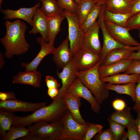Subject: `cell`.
I'll return each instance as SVG.
<instances>
[{"instance_id": "obj_49", "label": "cell", "mask_w": 140, "mask_h": 140, "mask_svg": "<svg viewBox=\"0 0 140 140\" xmlns=\"http://www.w3.org/2000/svg\"><path fill=\"white\" fill-rule=\"evenodd\" d=\"M128 139V136L127 132H126L125 131L123 137H122V140H127Z\"/></svg>"}, {"instance_id": "obj_33", "label": "cell", "mask_w": 140, "mask_h": 140, "mask_svg": "<svg viewBox=\"0 0 140 140\" xmlns=\"http://www.w3.org/2000/svg\"><path fill=\"white\" fill-rule=\"evenodd\" d=\"M58 4L62 10L70 13H77L79 4L75 0H57Z\"/></svg>"}, {"instance_id": "obj_41", "label": "cell", "mask_w": 140, "mask_h": 140, "mask_svg": "<svg viewBox=\"0 0 140 140\" xmlns=\"http://www.w3.org/2000/svg\"><path fill=\"white\" fill-rule=\"evenodd\" d=\"M112 106L116 111H121L124 109L126 107V104L123 100L119 99H116L112 102Z\"/></svg>"}, {"instance_id": "obj_2", "label": "cell", "mask_w": 140, "mask_h": 140, "mask_svg": "<svg viewBox=\"0 0 140 140\" xmlns=\"http://www.w3.org/2000/svg\"><path fill=\"white\" fill-rule=\"evenodd\" d=\"M62 97H55L51 103L24 117L15 116L12 125L25 127L39 122L52 123L61 120L68 111Z\"/></svg>"}, {"instance_id": "obj_34", "label": "cell", "mask_w": 140, "mask_h": 140, "mask_svg": "<svg viewBox=\"0 0 140 140\" xmlns=\"http://www.w3.org/2000/svg\"><path fill=\"white\" fill-rule=\"evenodd\" d=\"M89 125L83 140H90L97 133L102 130L103 126L100 124L89 122Z\"/></svg>"}, {"instance_id": "obj_20", "label": "cell", "mask_w": 140, "mask_h": 140, "mask_svg": "<svg viewBox=\"0 0 140 140\" xmlns=\"http://www.w3.org/2000/svg\"><path fill=\"white\" fill-rule=\"evenodd\" d=\"M62 97L68 110L71 113L73 119L79 123L86 125V122L83 118L80 111L81 98L75 96H64Z\"/></svg>"}, {"instance_id": "obj_14", "label": "cell", "mask_w": 140, "mask_h": 140, "mask_svg": "<svg viewBox=\"0 0 140 140\" xmlns=\"http://www.w3.org/2000/svg\"><path fill=\"white\" fill-rule=\"evenodd\" d=\"M52 54L53 60L58 68L62 69L71 62L72 56L70 51L68 36L58 47H54Z\"/></svg>"}, {"instance_id": "obj_29", "label": "cell", "mask_w": 140, "mask_h": 140, "mask_svg": "<svg viewBox=\"0 0 140 140\" xmlns=\"http://www.w3.org/2000/svg\"><path fill=\"white\" fill-rule=\"evenodd\" d=\"M102 4H95L92 10L85 21L80 26L85 33L96 21L98 18L102 8Z\"/></svg>"}, {"instance_id": "obj_17", "label": "cell", "mask_w": 140, "mask_h": 140, "mask_svg": "<svg viewBox=\"0 0 140 140\" xmlns=\"http://www.w3.org/2000/svg\"><path fill=\"white\" fill-rule=\"evenodd\" d=\"M140 50V46H125L117 48L111 51L106 55L100 65L106 66L129 59L132 53L135 51Z\"/></svg>"}, {"instance_id": "obj_5", "label": "cell", "mask_w": 140, "mask_h": 140, "mask_svg": "<svg viewBox=\"0 0 140 140\" xmlns=\"http://www.w3.org/2000/svg\"><path fill=\"white\" fill-rule=\"evenodd\" d=\"M64 16L68 26V36L69 41V48L72 56L82 48V41L84 32L79 25L77 13L73 14L65 10Z\"/></svg>"}, {"instance_id": "obj_40", "label": "cell", "mask_w": 140, "mask_h": 140, "mask_svg": "<svg viewBox=\"0 0 140 140\" xmlns=\"http://www.w3.org/2000/svg\"><path fill=\"white\" fill-rule=\"evenodd\" d=\"M45 82L48 88H55L59 89L60 85L53 76L49 75L46 76Z\"/></svg>"}, {"instance_id": "obj_11", "label": "cell", "mask_w": 140, "mask_h": 140, "mask_svg": "<svg viewBox=\"0 0 140 140\" xmlns=\"http://www.w3.org/2000/svg\"><path fill=\"white\" fill-rule=\"evenodd\" d=\"M100 27L96 21L84 34L82 48L100 55L102 48L99 37Z\"/></svg>"}, {"instance_id": "obj_37", "label": "cell", "mask_w": 140, "mask_h": 140, "mask_svg": "<svg viewBox=\"0 0 140 140\" xmlns=\"http://www.w3.org/2000/svg\"><path fill=\"white\" fill-rule=\"evenodd\" d=\"M94 139L95 140H114L113 136L109 128L101 131L94 136Z\"/></svg>"}, {"instance_id": "obj_53", "label": "cell", "mask_w": 140, "mask_h": 140, "mask_svg": "<svg viewBox=\"0 0 140 140\" xmlns=\"http://www.w3.org/2000/svg\"><path fill=\"white\" fill-rule=\"evenodd\" d=\"M3 0H2V1H3Z\"/></svg>"}, {"instance_id": "obj_27", "label": "cell", "mask_w": 140, "mask_h": 140, "mask_svg": "<svg viewBox=\"0 0 140 140\" xmlns=\"http://www.w3.org/2000/svg\"><path fill=\"white\" fill-rule=\"evenodd\" d=\"M15 116L12 113L0 110V134L2 140L12 125Z\"/></svg>"}, {"instance_id": "obj_22", "label": "cell", "mask_w": 140, "mask_h": 140, "mask_svg": "<svg viewBox=\"0 0 140 140\" xmlns=\"http://www.w3.org/2000/svg\"><path fill=\"white\" fill-rule=\"evenodd\" d=\"M109 117L125 128L135 125V119H134L131 112V109L127 107L123 110L116 111L112 113Z\"/></svg>"}, {"instance_id": "obj_26", "label": "cell", "mask_w": 140, "mask_h": 140, "mask_svg": "<svg viewBox=\"0 0 140 140\" xmlns=\"http://www.w3.org/2000/svg\"><path fill=\"white\" fill-rule=\"evenodd\" d=\"M136 83L133 82L119 85L108 83L107 84L106 88L109 90L115 91L118 94H125L130 96L135 102L136 99L135 89Z\"/></svg>"}, {"instance_id": "obj_13", "label": "cell", "mask_w": 140, "mask_h": 140, "mask_svg": "<svg viewBox=\"0 0 140 140\" xmlns=\"http://www.w3.org/2000/svg\"><path fill=\"white\" fill-rule=\"evenodd\" d=\"M40 5L41 3L38 2L34 6L31 8H21L15 10L9 9H2L0 11L4 15L3 18L4 19H21L26 21L32 26L34 12L37 8H39Z\"/></svg>"}, {"instance_id": "obj_45", "label": "cell", "mask_w": 140, "mask_h": 140, "mask_svg": "<svg viewBox=\"0 0 140 140\" xmlns=\"http://www.w3.org/2000/svg\"><path fill=\"white\" fill-rule=\"evenodd\" d=\"M137 114V118L135 119V125L140 135V112Z\"/></svg>"}, {"instance_id": "obj_36", "label": "cell", "mask_w": 140, "mask_h": 140, "mask_svg": "<svg viewBox=\"0 0 140 140\" xmlns=\"http://www.w3.org/2000/svg\"><path fill=\"white\" fill-rule=\"evenodd\" d=\"M124 73L128 74H140V60H134L129 67Z\"/></svg>"}, {"instance_id": "obj_6", "label": "cell", "mask_w": 140, "mask_h": 140, "mask_svg": "<svg viewBox=\"0 0 140 140\" xmlns=\"http://www.w3.org/2000/svg\"><path fill=\"white\" fill-rule=\"evenodd\" d=\"M63 125L61 140H83L89 125L80 124L75 121L68 110L61 119Z\"/></svg>"}, {"instance_id": "obj_15", "label": "cell", "mask_w": 140, "mask_h": 140, "mask_svg": "<svg viewBox=\"0 0 140 140\" xmlns=\"http://www.w3.org/2000/svg\"><path fill=\"white\" fill-rule=\"evenodd\" d=\"M40 50L34 58L29 63L22 62L21 65L26 71H36L42 60L47 55L52 54L54 47L53 45L46 42L42 37L37 38Z\"/></svg>"}, {"instance_id": "obj_8", "label": "cell", "mask_w": 140, "mask_h": 140, "mask_svg": "<svg viewBox=\"0 0 140 140\" xmlns=\"http://www.w3.org/2000/svg\"><path fill=\"white\" fill-rule=\"evenodd\" d=\"M108 32L116 41L125 46H140V43L135 40L129 33L127 28L122 27L108 21H104Z\"/></svg>"}, {"instance_id": "obj_43", "label": "cell", "mask_w": 140, "mask_h": 140, "mask_svg": "<svg viewBox=\"0 0 140 140\" xmlns=\"http://www.w3.org/2000/svg\"><path fill=\"white\" fill-rule=\"evenodd\" d=\"M140 12V0H134L130 13L131 16Z\"/></svg>"}, {"instance_id": "obj_19", "label": "cell", "mask_w": 140, "mask_h": 140, "mask_svg": "<svg viewBox=\"0 0 140 140\" xmlns=\"http://www.w3.org/2000/svg\"><path fill=\"white\" fill-rule=\"evenodd\" d=\"M134 59H127L106 66L100 65L98 71L101 78L124 72L129 67Z\"/></svg>"}, {"instance_id": "obj_35", "label": "cell", "mask_w": 140, "mask_h": 140, "mask_svg": "<svg viewBox=\"0 0 140 140\" xmlns=\"http://www.w3.org/2000/svg\"><path fill=\"white\" fill-rule=\"evenodd\" d=\"M126 27L130 31L138 29L140 27V12L130 17L128 19Z\"/></svg>"}, {"instance_id": "obj_47", "label": "cell", "mask_w": 140, "mask_h": 140, "mask_svg": "<svg viewBox=\"0 0 140 140\" xmlns=\"http://www.w3.org/2000/svg\"><path fill=\"white\" fill-rule=\"evenodd\" d=\"M5 64V61L4 59V56L3 54L0 52V69H2L3 67Z\"/></svg>"}, {"instance_id": "obj_1", "label": "cell", "mask_w": 140, "mask_h": 140, "mask_svg": "<svg viewBox=\"0 0 140 140\" xmlns=\"http://www.w3.org/2000/svg\"><path fill=\"white\" fill-rule=\"evenodd\" d=\"M4 23L6 33L0 41L5 50V57L10 59L14 55H19L26 52L30 45L25 37L27 28L26 24L19 19L13 22L6 20Z\"/></svg>"}, {"instance_id": "obj_3", "label": "cell", "mask_w": 140, "mask_h": 140, "mask_svg": "<svg viewBox=\"0 0 140 140\" xmlns=\"http://www.w3.org/2000/svg\"><path fill=\"white\" fill-rule=\"evenodd\" d=\"M101 63L100 61L92 68L85 71H78L76 73L77 78L89 90L100 105L109 95L106 82L102 80L99 74L98 69Z\"/></svg>"}, {"instance_id": "obj_24", "label": "cell", "mask_w": 140, "mask_h": 140, "mask_svg": "<svg viewBox=\"0 0 140 140\" xmlns=\"http://www.w3.org/2000/svg\"><path fill=\"white\" fill-rule=\"evenodd\" d=\"M41 3V11L48 17L64 15L65 10H62L56 0H38Z\"/></svg>"}, {"instance_id": "obj_44", "label": "cell", "mask_w": 140, "mask_h": 140, "mask_svg": "<svg viewBox=\"0 0 140 140\" xmlns=\"http://www.w3.org/2000/svg\"><path fill=\"white\" fill-rule=\"evenodd\" d=\"M59 90L55 88H48L47 94L53 100L58 95Z\"/></svg>"}, {"instance_id": "obj_18", "label": "cell", "mask_w": 140, "mask_h": 140, "mask_svg": "<svg viewBox=\"0 0 140 140\" xmlns=\"http://www.w3.org/2000/svg\"><path fill=\"white\" fill-rule=\"evenodd\" d=\"M41 74L37 71H19L13 76L12 82L14 83L28 85L38 88L41 86Z\"/></svg>"}, {"instance_id": "obj_10", "label": "cell", "mask_w": 140, "mask_h": 140, "mask_svg": "<svg viewBox=\"0 0 140 140\" xmlns=\"http://www.w3.org/2000/svg\"><path fill=\"white\" fill-rule=\"evenodd\" d=\"M46 106L45 102L33 103L16 100L0 101V110L13 113L33 112Z\"/></svg>"}, {"instance_id": "obj_48", "label": "cell", "mask_w": 140, "mask_h": 140, "mask_svg": "<svg viewBox=\"0 0 140 140\" xmlns=\"http://www.w3.org/2000/svg\"><path fill=\"white\" fill-rule=\"evenodd\" d=\"M109 0H93L94 4H105Z\"/></svg>"}, {"instance_id": "obj_23", "label": "cell", "mask_w": 140, "mask_h": 140, "mask_svg": "<svg viewBox=\"0 0 140 140\" xmlns=\"http://www.w3.org/2000/svg\"><path fill=\"white\" fill-rule=\"evenodd\" d=\"M140 74L126 73L118 74L101 78L103 81L111 84H124L130 83H137L139 80Z\"/></svg>"}, {"instance_id": "obj_12", "label": "cell", "mask_w": 140, "mask_h": 140, "mask_svg": "<svg viewBox=\"0 0 140 140\" xmlns=\"http://www.w3.org/2000/svg\"><path fill=\"white\" fill-rule=\"evenodd\" d=\"M62 69L60 72L58 70L56 71L58 77L61 80L62 86L59 89L58 93L55 97H62L77 78L76 73L78 71L72 60Z\"/></svg>"}, {"instance_id": "obj_25", "label": "cell", "mask_w": 140, "mask_h": 140, "mask_svg": "<svg viewBox=\"0 0 140 140\" xmlns=\"http://www.w3.org/2000/svg\"><path fill=\"white\" fill-rule=\"evenodd\" d=\"M65 18L64 15L48 17V43L54 45L56 36L60 31L61 23Z\"/></svg>"}, {"instance_id": "obj_9", "label": "cell", "mask_w": 140, "mask_h": 140, "mask_svg": "<svg viewBox=\"0 0 140 140\" xmlns=\"http://www.w3.org/2000/svg\"><path fill=\"white\" fill-rule=\"evenodd\" d=\"M72 62L78 71L89 69L101 61L100 55L82 48L73 56Z\"/></svg>"}, {"instance_id": "obj_7", "label": "cell", "mask_w": 140, "mask_h": 140, "mask_svg": "<svg viewBox=\"0 0 140 140\" xmlns=\"http://www.w3.org/2000/svg\"><path fill=\"white\" fill-rule=\"evenodd\" d=\"M64 96H73L82 98L89 103L94 112L98 113L100 111V105L89 90L78 78L67 89Z\"/></svg>"}, {"instance_id": "obj_32", "label": "cell", "mask_w": 140, "mask_h": 140, "mask_svg": "<svg viewBox=\"0 0 140 140\" xmlns=\"http://www.w3.org/2000/svg\"><path fill=\"white\" fill-rule=\"evenodd\" d=\"M107 120L109 125V129L113 136L114 140H122L125 128L113 120L110 117L108 118Z\"/></svg>"}, {"instance_id": "obj_31", "label": "cell", "mask_w": 140, "mask_h": 140, "mask_svg": "<svg viewBox=\"0 0 140 140\" xmlns=\"http://www.w3.org/2000/svg\"><path fill=\"white\" fill-rule=\"evenodd\" d=\"M29 132L27 128L23 127L12 125L7 132L2 140H14L23 137Z\"/></svg>"}, {"instance_id": "obj_4", "label": "cell", "mask_w": 140, "mask_h": 140, "mask_svg": "<svg viewBox=\"0 0 140 140\" xmlns=\"http://www.w3.org/2000/svg\"><path fill=\"white\" fill-rule=\"evenodd\" d=\"M28 126L29 132L40 136L42 140H61L63 128L61 119L52 123L39 122Z\"/></svg>"}, {"instance_id": "obj_52", "label": "cell", "mask_w": 140, "mask_h": 140, "mask_svg": "<svg viewBox=\"0 0 140 140\" xmlns=\"http://www.w3.org/2000/svg\"><path fill=\"white\" fill-rule=\"evenodd\" d=\"M2 0H0V7H1V3H2Z\"/></svg>"}, {"instance_id": "obj_50", "label": "cell", "mask_w": 140, "mask_h": 140, "mask_svg": "<svg viewBox=\"0 0 140 140\" xmlns=\"http://www.w3.org/2000/svg\"><path fill=\"white\" fill-rule=\"evenodd\" d=\"M138 30V36L139 38L140 39V27L139 28Z\"/></svg>"}, {"instance_id": "obj_46", "label": "cell", "mask_w": 140, "mask_h": 140, "mask_svg": "<svg viewBox=\"0 0 140 140\" xmlns=\"http://www.w3.org/2000/svg\"><path fill=\"white\" fill-rule=\"evenodd\" d=\"M129 58L135 59L140 60V50L136 52H133Z\"/></svg>"}, {"instance_id": "obj_30", "label": "cell", "mask_w": 140, "mask_h": 140, "mask_svg": "<svg viewBox=\"0 0 140 140\" xmlns=\"http://www.w3.org/2000/svg\"><path fill=\"white\" fill-rule=\"evenodd\" d=\"M94 4L93 0H81L79 4L77 13L80 26L85 21Z\"/></svg>"}, {"instance_id": "obj_28", "label": "cell", "mask_w": 140, "mask_h": 140, "mask_svg": "<svg viewBox=\"0 0 140 140\" xmlns=\"http://www.w3.org/2000/svg\"><path fill=\"white\" fill-rule=\"evenodd\" d=\"M131 17L130 13H115L110 12L106 8L104 13V21H108L119 26L126 27L127 22Z\"/></svg>"}, {"instance_id": "obj_39", "label": "cell", "mask_w": 140, "mask_h": 140, "mask_svg": "<svg viewBox=\"0 0 140 140\" xmlns=\"http://www.w3.org/2000/svg\"><path fill=\"white\" fill-rule=\"evenodd\" d=\"M127 128L128 140H140V135L135 125L129 126Z\"/></svg>"}, {"instance_id": "obj_51", "label": "cell", "mask_w": 140, "mask_h": 140, "mask_svg": "<svg viewBox=\"0 0 140 140\" xmlns=\"http://www.w3.org/2000/svg\"><path fill=\"white\" fill-rule=\"evenodd\" d=\"M79 4L81 2V0H75Z\"/></svg>"}, {"instance_id": "obj_21", "label": "cell", "mask_w": 140, "mask_h": 140, "mask_svg": "<svg viewBox=\"0 0 140 140\" xmlns=\"http://www.w3.org/2000/svg\"><path fill=\"white\" fill-rule=\"evenodd\" d=\"M134 0H109L105 4L106 8L115 13L125 14L130 13Z\"/></svg>"}, {"instance_id": "obj_42", "label": "cell", "mask_w": 140, "mask_h": 140, "mask_svg": "<svg viewBox=\"0 0 140 140\" xmlns=\"http://www.w3.org/2000/svg\"><path fill=\"white\" fill-rule=\"evenodd\" d=\"M17 99L15 94L13 92H0V101Z\"/></svg>"}, {"instance_id": "obj_38", "label": "cell", "mask_w": 140, "mask_h": 140, "mask_svg": "<svg viewBox=\"0 0 140 140\" xmlns=\"http://www.w3.org/2000/svg\"><path fill=\"white\" fill-rule=\"evenodd\" d=\"M137 83L135 89L136 99L132 109L138 113L140 112V75Z\"/></svg>"}, {"instance_id": "obj_16", "label": "cell", "mask_w": 140, "mask_h": 140, "mask_svg": "<svg viewBox=\"0 0 140 140\" xmlns=\"http://www.w3.org/2000/svg\"><path fill=\"white\" fill-rule=\"evenodd\" d=\"M48 17L41 11L40 8H37L34 14L32 28L29 33L36 34L39 33L45 41L48 43Z\"/></svg>"}]
</instances>
